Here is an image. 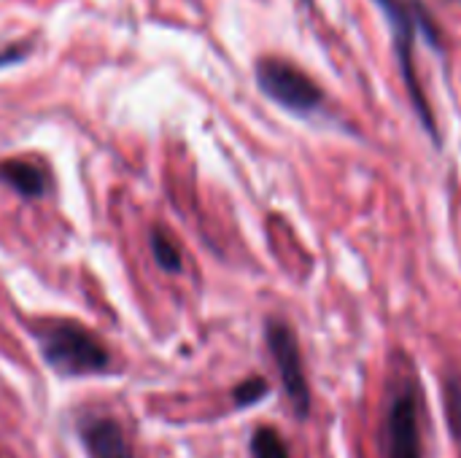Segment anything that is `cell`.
Wrapping results in <instances>:
<instances>
[{
  "label": "cell",
  "mask_w": 461,
  "mask_h": 458,
  "mask_svg": "<svg viewBox=\"0 0 461 458\" xmlns=\"http://www.w3.org/2000/svg\"><path fill=\"white\" fill-rule=\"evenodd\" d=\"M38 343L46 364L59 375H97L111 364L108 348L81 324L46 321L38 327Z\"/></svg>",
  "instance_id": "1"
},
{
  "label": "cell",
  "mask_w": 461,
  "mask_h": 458,
  "mask_svg": "<svg viewBox=\"0 0 461 458\" xmlns=\"http://www.w3.org/2000/svg\"><path fill=\"white\" fill-rule=\"evenodd\" d=\"M381 5V11L386 13L392 30H394V40H397V54H400V65H402V76H405V84H408V94L416 105V113L419 119L424 121L427 132L435 135V121H432V113H429V105L424 103V94L419 89V81L413 76V59H411V51H413V38L421 32L435 49H438V32L432 27V19L427 16L424 5L416 3V0H375Z\"/></svg>",
  "instance_id": "2"
},
{
  "label": "cell",
  "mask_w": 461,
  "mask_h": 458,
  "mask_svg": "<svg viewBox=\"0 0 461 458\" xmlns=\"http://www.w3.org/2000/svg\"><path fill=\"white\" fill-rule=\"evenodd\" d=\"M257 81H259V89L270 100H276L281 108L297 116L316 113L324 103V92L319 89V84L308 73H303L297 65L278 59V57L259 59Z\"/></svg>",
  "instance_id": "3"
},
{
  "label": "cell",
  "mask_w": 461,
  "mask_h": 458,
  "mask_svg": "<svg viewBox=\"0 0 461 458\" xmlns=\"http://www.w3.org/2000/svg\"><path fill=\"white\" fill-rule=\"evenodd\" d=\"M267 348L276 359V367L284 381V391L300 418L311 413V389L303 370V354L294 332L284 321H267Z\"/></svg>",
  "instance_id": "4"
},
{
  "label": "cell",
  "mask_w": 461,
  "mask_h": 458,
  "mask_svg": "<svg viewBox=\"0 0 461 458\" xmlns=\"http://www.w3.org/2000/svg\"><path fill=\"white\" fill-rule=\"evenodd\" d=\"M386 456L424 458L421 424H419V391L413 383H402L389 405L386 418Z\"/></svg>",
  "instance_id": "5"
},
{
  "label": "cell",
  "mask_w": 461,
  "mask_h": 458,
  "mask_svg": "<svg viewBox=\"0 0 461 458\" xmlns=\"http://www.w3.org/2000/svg\"><path fill=\"white\" fill-rule=\"evenodd\" d=\"M84 448L92 458H135L122 427L111 418H89L78 427Z\"/></svg>",
  "instance_id": "6"
},
{
  "label": "cell",
  "mask_w": 461,
  "mask_h": 458,
  "mask_svg": "<svg viewBox=\"0 0 461 458\" xmlns=\"http://www.w3.org/2000/svg\"><path fill=\"white\" fill-rule=\"evenodd\" d=\"M0 181L8 184L22 197H41L46 192V175L41 167L24 159H8L0 165Z\"/></svg>",
  "instance_id": "7"
},
{
  "label": "cell",
  "mask_w": 461,
  "mask_h": 458,
  "mask_svg": "<svg viewBox=\"0 0 461 458\" xmlns=\"http://www.w3.org/2000/svg\"><path fill=\"white\" fill-rule=\"evenodd\" d=\"M151 254L157 259V265L167 273H178L181 270V248L176 243L173 235H167L162 227H157L151 232Z\"/></svg>",
  "instance_id": "8"
},
{
  "label": "cell",
  "mask_w": 461,
  "mask_h": 458,
  "mask_svg": "<svg viewBox=\"0 0 461 458\" xmlns=\"http://www.w3.org/2000/svg\"><path fill=\"white\" fill-rule=\"evenodd\" d=\"M251 458H292L281 435L270 427H262L251 435Z\"/></svg>",
  "instance_id": "9"
},
{
  "label": "cell",
  "mask_w": 461,
  "mask_h": 458,
  "mask_svg": "<svg viewBox=\"0 0 461 458\" xmlns=\"http://www.w3.org/2000/svg\"><path fill=\"white\" fill-rule=\"evenodd\" d=\"M443 397H446V416H448V427H451L454 437L461 440V378L459 375H448V378H446Z\"/></svg>",
  "instance_id": "10"
},
{
  "label": "cell",
  "mask_w": 461,
  "mask_h": 458,
  "mask_svg": "<svg viewBox=\"0 0 461 458\" xmlns=\"http://www.w3.org/2000/svg\"><path fill=\"white\" fill-rule=\"evenodd\" d=\"M265 394H267V381L265 378H249L232 391V400L238 408H249V405H257Z\"/></svg>",
  "instance_id": "11"
}]
</instances>
